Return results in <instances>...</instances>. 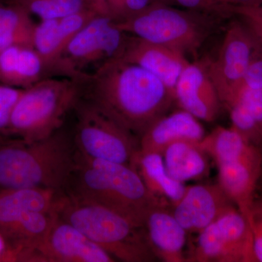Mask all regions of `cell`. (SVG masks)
Masks as SVG:
<instances>
[{"label":"cell","mask_w":262,"mask_h":262,"mask_svg":"<svg viewBox=\"0 0 262 262\" xmlns=\"http://www.w3.org/2000/svg\"><path fill=\"white\" fill-rule=\"evenodd\" d=\"M56 212L58 218L78 229L115 259L125 262L157 259L143 227L106 207L62 192Z\"/></svg>","instance_id":"277c9868"},{"label":"cell","mask_w":262,"mask_h":262,"mask_svg":"<svg viewBox=\"0 0 262 262\" xmlns=\"http://www.w3.org/2000/svg\"><path fill=\"white\" fill-rule=\"evenodd\" d=\"M252 231L253 245L258 262H262V194L256 196L248 220Z\"/></svg>","instance_id":"f1b7e54d"},{"label":"cell","mask_w":262,"mask_h":262,"mask_svg":"<svg viewBox=\"0 0 262 262\" xmlns=\"http://www.w3.org/2000/svg\"><path fill=\"white\" fill-rule=\"evenodd\" d=\"M117 58L134 63L152 74L175 95V88L189 61L185 54L163 45L129 35Z\"/></svg>","instance_id":"4fadbf2b"},{"label":"cell","mask_w":262,"mask_h":262,"mask_svg":"<svg viewBox=\"0 0 262 262\" xmlns=\"http://www.w3.org/2000/svg\"><path fill=\"white\" fill-rule=\"evenodd\" d=\"M238 87H246L252 89H262V59L253 58L245 74L244 78L236 89Z\"/></svg>","instance_id":"f546056e"},{"label":"cell","mask_w":262,"mask_h":262,"mask_svg":"<svg viewBox=\"0 0 262 262\" xmlns=\"http://www.w3.org/2000/svg\"><path fill=\"white\" fill-rule=\"evenodd\" d=\"M128 34L122 32L116 20L98 14L71 39L58 60L52 76L79 80L106 61L117 58Z\"/></svg>","instance_id":"52a82bcc"},{"label":"cell","mask_w":262,"mask_h":262,"mask_svg":"<svg viewBox=\"0 0 262 262\" xmlns=\"http://www.w3.org/2000/svg\"><path fill=\"white\" fill-rule=\"evenodd\" d=\"M82 98L136 137L168 114L175 95L149 72L115 58L78 80Z\"/></svg>","instance_id":"6da1fadb"},{"label":"cell","mask_w":262,"mask_h":262,"mask_svg":"<svg viewBox=\"0 0 262 262\" xmlns=\"http://www.w3.org/2000/svg\"><path fill=\"white\" fill-rule=\"evenodd\" d=\"M48 77L47 65L32 47L13 46L0 51L2 83L26 89Z\"/></svg>","instance_id":"ac0fdd59"},{"label":"cell","mask_w":262,"mask_h":262,"mask_svg":"<svg viewBox=\"0 0 262 262\" xmlns=\"http://www.w3.org/2000/svg\"><path fill=\"white\" fill-rule=\"evenodd\" d=\"M84 1L88 7L96 10L99 14L108 15L106 0H84Z\"/></svg>","instance_id":"d6a6232c"},{"label":"cell","mask_w":262,"mask_h":262,"mask_svg":"<svg viewBox=\"0 0 262 262\" xmlns=\"http://www.w3.org/2000/svg\"><path fill=\"white\" fill-rule=\"evenodd\" d=\"M256 6H257L258 8H259V9L261 10L262 11V7L261 6H260V5H256Z\"/></svg>","instance_id":"e575fe53"},{"label":"cell","mask_w":262,"mask_h":262,"mask_svg":"<svg viewBox=\"0 0 262 262\" xmlns=\"http://www.w3.org/2000/svg\"><path fill=\"white\" fill-rule=\"evenodd\" d=\"M62 192L106 207L141 227L155 208L170 207L149 192L129 165L94 159L77 149Z\"/></svg>","instance_id":"7a4b0ae2"},{"label":"cell","mask_w":262,"mask_h":262,"mask_svg":"<svg viewBox=\"0 0 262 262\" xmlns=\"http://www.w3.org/2000/svg\"><path fill=\"white\" fill-rule=\"evenodd\" d=\"M61 193L46 188L0 191V232L24 211L55 209Z\"/></svg>","instance_id":"7402d4cb"},{"label":"cell","mask_w":262,"mask_h":262,"mask_svg":"<svg viewBox=\"0 0 262 262\" xmlns=\"http://www.w3.org/2000/svg\"><path fill=\"white\" fill-rule=\"evenodd\" d=\"M217 167L219 184L248 220L257 192L261 163L232 162Z\"/></svg>","instance_id":"d6986e66"},{"label":"cell","mask_w":262,"mask_h":262,"mask_svg":"<svg viewBox=\"0 0 262 262\" xmlns=\"http://www.w3.org/2000/svg\"><path fill=\"white\" fill-rule=\"evenodd\" d=\"M199 146L217 166L232 162L261 163L259 148L248 142L232 127H216L205 136Z\"/></svg>","instance_id":"44dd1931"},{"label":"cell","mask_w":262,"mask_h":262,"mask_svg":"<svg viewBox=\"0 0 262 262\" xmlns=\"http://www.w3.org/2000/svg\"><path fill=\"white\" fill-rule=\"evenodd\" d=\"M82 98L80 81L51 76L26 89L12 114L8 137L36 141L61 129Z\"/></svg>","instance_id":"5b68a950"},{"label":"cell","mask_w":262,"mask_h":262,"mask_svg":"<svg viewBox=\"0 0 262 262\" xmlns=\"http://www.w3.org/2000/svg\"><path fill=\"white\" fill-rule=\"evenodd\" d=\"M143 229L155 257L165 262H187L184 250L187 232L170 206H159L150 212Z\"/></svg>","instance_id":"2e32d148"},{"label":"cell","mask_w":262,"mask_h":262,"mask_svg":"<svg viewBox=\"0 0 262 262\" xmlns=\"http://www.w3.org/2000/svg\"><path fill=\"white\" fill-rule=\"evenodd\" d=\"M259 150H260V153H261V173H260L259 180H258L257 190H258V189H262V144L259 146Z\"/></svg>","instance_id":"836d02e7"},{"label":"cell","mask_w":262,"mask_h":262,"mask_svg":"<svg viewBox=\"0 0 262 262\" xmlns=\"http://www.w3.org/2000/svg\"><path fill=\"white\" fill-rule=\"evenodd\" d=\"M20 261V253L10 247L4 236L0 233V262Z\"/></svg>","instance_id":"4dcf8cb0"},{"label":"cell","mask_w":262,"mask_h":262,"mask_svg":"<svg viewBox=\"0 0 262 262\" xmlns=\"http://www.w3.org/2000/svg\"><path fill=\"white\" fill-rule=\"evenodd\" d=\"M34 27L31 15L23 7L0 1V51L13 46L33 48Z\"/></svg>","instance_id":"cb8c5ba5"},{"label":"cell","mask_w":262,"mask_h":262,"mask_svg":"<svg viewBox=\"0 0 262 262\" xmlns=\"http://www.w3.org/2000/svg\"><path fill=\"white\" fill-rule=\"evenodd\" d=\"M176 101L199 120L214 121L222 103L205 62L188 63L175 88Z\"/></svg>","instance_id":"5bb4252c"},{"label":"cell","mask_w":262,"mask_h":262,"mask_svg":"<svg viewBox=\"0 0 262 262\" xmlns=\"http://www.w3.org/2000/svg\"><path fill=\"white\" fill-rule=\"evenodd\" d=\"M198 234L187 262H258L251 227L237 207Z\"/></svg>","instance_id":"9c48e42d"},{"label":"cell","mask_w":262,"mask_h":262,"mask_svg":"<svg viewBox=\"0 0 262 262\" xmlns=\"http://www.w3.org/2000/svg\"><path fill=\"white\" fill-rule=\"evenodd\" d=\"M153 3L210 14L223 15L226 13L220 0H151V3Z\"/></svg>","instance_id":"4316f807"},{"label":"cell","mask_w":262,"mask_h":262,"mask_svg":"<svg viewBox=\"0 0 262 262\" xmlns=\"http://www.w3.org/2000/svg\"><path fill=\"white\" fill-rule=\"evenodd\" d=\"M75 152L73 137L62 128L36 141L0 136V191L46 188L62 192Z\"/></svg>","instance_id":"3957f363"},{"label":"cell","mask_w":262,"mask_h":262,"mask_svg":"<svg viewBox=\"0 0 262 262\" xmlns=\"http://www.w3.org/2000/svg\"><path fill=\"white\" fill-rule=\"evenodd\" d=\"M221 3L225 8V10L228 7L234 6H256L262 0H220Z\"/></svg>","instance_id":"1f68e13d"},{"label":"cell","mask_w":262,"mask_h":262,"mask_svg":"<svg viewBox=\"0 0 262 262\" xmlns=\"http://www.w3.org/2000/svg\"><path fill=\"white\" fill-rule=\"evenodd\" d=\"M130 167L139 176L149 192L170 206L177 205L186 192L184 183L172 178L167 171L163 155L139 149L131 160Z\"/></svg>","instance_id":"ffe728a7"},{"label":"cell","mask_w":262,"mask_h":262,"mask_svg":"<svg viewBox=\"0 0 262 262\" xmlns=\"http://www.w3.org/2000/svg\"><path fill=\"white\" fill-rule=\"evenodd\" d=\"M38 252L43 262L115 261L110 253L58 215Z\"/></svg>","instance_id":"7c38bea8"},{"label":"cell","mask_w":262,"mask_h":262,"mask_svg":"<svg viewBox=\"0 0 262 262\" xmlns=\"http://www.w3.org/2000/svg\"><path fill=\"white\" fill-rule=\"evenodd\" d=\"M253 59L251 40L244 29L232 24L225 33L215 59L205 61L222 106L244 78Z\"/></svg>","instance_id":"30bf717a"},{"label":"cell","mask_w":262,"mask_h":262,"mask_svg":"<svg viewBox=\"0 0 262 262\" xmlns=\"http://www.w3.org/2000/svg\"><path fill=\"white\" fill-rule=\"evenodd\" d=\"M16 3L40 20L61 18L89 8L84 0H16Z\"/></svg>","instance_id":"d4e9b609"},{"label":"cell","mask_w":262,"mask_h":262,"mask_svg":"<svg viewBox=\"0 0 262 262\" xmlns=\"http://www.w3.org/2000/svg\"><path fill=\"white\" fill-rule=\"evenodd\" d=\"M99 14L91 8L61 18L41 20L33 33V48L42 57L50 75L67 45L90 20Z\"/></svg>","instance_id":"9a60e30c"},{"label":"cell","mask_w":262,"mask_h":262,"mask_svg":"<svg viewBox=\"0 0 262 262\" xmlns=\"http://www.w3.org/2000/svg\"><path fill=\"white\" fill-rule=\"evenodd\" d=\"M164 163L170 177L180 182L201 179L208 172L207 154L199 144L179 141L164 151Z\"/></svg>","instance_id":"603a6c76"},{"label":"cell","mask_w":262,"mask_h":262,"mask_svg":"<svg viewBox=\"0 0 262 262\" xmlns=\"http://www.w3.org/2000/svg\"><path fill=\"white\" fill-rule=\"evenodd\" d=\"M25 89L0 84V136L8 137L12 114Z\"/></svg>","instance_id":"484cf974"},{"label":"cell","mask_w":262,"mask_h":262,"mask_svg":"<svg viewBox=\"0 0 262 262\" xmlns=\"http://www.w3.org/2000/svg\"><path fill=\"white\" fill-rule=\"evenodd\" d=\"M151 0H106L108 13L117 22L136 14L151 4Z\"/></svg>","instance_id":"83f0119b"},{"label":"cell","mask_w":262,"mask_h":262,"mask_svg":"<svg viewBox=\"0 0 262 262\" xmlns=\"http://www.w3.org/2000/svg\"><path fill=\"white\" fill-rule=\"evenodd\" d=\"M213 14L153 3L116 21L128 35L186 53L196 51L214 27Z\"/></svg>","instance_id":"8992f818"},{"label":"cell","mask_w":262,"mask_h":262,"mask_svg":"<svg viewBox=\"0 0 262 262\" xmlns=\"http://www.w3.org/2000/svg\"><path fill=\"white\" fill-rule=\"evenodd\" d=\"M235 207L218 183L187 187L172 212L187 232L199 233Z\"/></svg>","instance_id":"8fae6325"},{"label":"cell","mask_w":262,"mask_h":262,"mask_svg":"<svg viewBox=\"0 0 262 262\" xmlns=\"http://www.w3.org/2000/svg\"><path fill=\"white\" fill-rule=\"evenodd\" d=\"M74 144L82 155L94 159L129 165L139 149V139L107 114L81 98L75 108Z\"/></svg>","instance_id":"ba28073f"},{"label":"cell","mask_w":262,"mask_h":262,"mask_svg":"<svg viewBox=\"0 0 262 262\" xmlns=\"http://www.w3.org/2000/svg\"><path fill=\"white\" fill-rule=\"evenodd\" d=\"M205 136L199 120L185 110H179L155 121L139 138V149L163 155L174 143L189 141L199 144Z\"/></svg>","instance_id":"e0dca14e"}]
</instances>
